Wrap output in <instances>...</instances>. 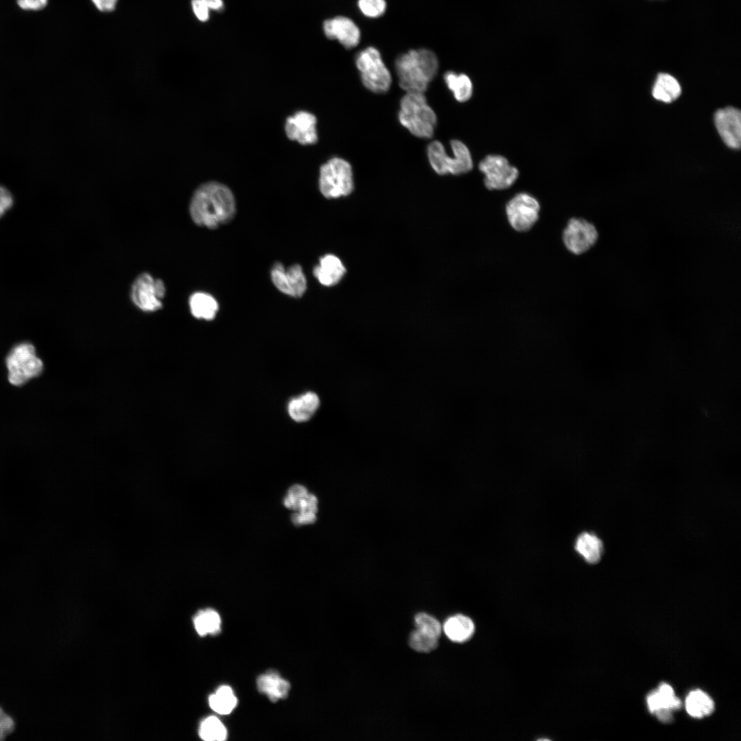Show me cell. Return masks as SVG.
Listing matches in <instances>:
<instances>
[{
  "mask_svg": "<svg viewBox=\"0 0 741 741\" xmlns=\"http://www.w3.org/2000/svg\"><path fill=\"white\" fill-rule=\"evenodd\" d=\"M209 703L214 711L225 715L230 714L235 709L237 699L231 687L222 685L209 696Z\"/></svg>",
  "mask_w": 741,
  "mask_h": 741,
  "instance_id": "27",
  "label": "cell"
},
{
  "mask_svg": "<svg viewBox=\"0 0 741 741\" xmlns=\"http://www.w3.org/2000/svg\"><path fill=\"white\" fill-rule=\"evenodd\" d=\"M681 92V85L674 77L668 73H661L656 78L652 93L656 99L670 103L675 100Z\"/></svg>",
  "mask_w": 741,
  "mask_h": 741,
  "instance_id": "24",
  "label": "cell"
},
{
  "mask_svg": "<svg viewBox=\"0 0 741 741\" xmlns=\"http://www.w3.org/2000/svg\"><path fill=\"white\" fill-rule=\"evenodd\" d=\"M657 718L664 723L670 722L673 720L672 710L666 708H662L654 713Z\"/></svg>",
  "mask_w": 741,
  "mask_h": 741,
  "instance_id": "38",
  "label": "cell"
},
{
  "mask_svg": "<svg viewBox=\"0 0 741 741\" xmlns=\"http://www.w3.org/2000/svg\"><path fill=\"white\" fill-rule=\"evenodd\" d=\"M685 709L691 716L701 718L714 711V703L707 693L696 689L687 694L685 699Z\"/></svg>",
  "mask_w": 741,
  "mask_h": 741,
  "instance_id": "26",
  "label": "cell"
},
{
  "mask_svg": "<svg viewBox=\"0 0 741 741\" xmlns=\"http://www.w3.org/2000/svg\"><path fill=\"white\" fill-rule=\"evenodd\" d=\"M189 305L191 314L198 319L212 320L218 310L217 301L204 292L193 294L189 298Z\"/></svg>",
  "mask_w": 741,
  "mask_h": 741,
  "instance_id": "23",
  "label": "cell"
},
{
  "mask_svg": "<svg viewBox=\"0 0 741 741\" xmlns=\"http://www.w3.org/2000/svg\"><path fill=\"white\" fill-rule=\"evenodd\" d=\"M450 145L453 157L447 155L440 141H434L428 145L427 154L432 169L440 175H460L469 172L473 163L467 146L458 139L451 140Z\"/></svg>",
  "mask_w": 741,
  "mask_h": 741,
  "instance_id": "4",
  "label": "cell"
},
{
  "mask_svg": "<svg viewBox=\"0 0 741 741\" xmlns=\"http://www.w3.org/2000/svg\"><path fill=\"white\" fill-rule=\"evenodd\" d=\"M319 189L327 198L350 194L353 189L352 167L343 158L333 157L320 168Z\"/></svg>",
  "mask_w": 741,
  "mask_h": 741,
  "instance_id": "8",
  "label": "cell"
},
{
  "mask_svg": "<svg viewBox=\"0 0 741 741\" xmlns=\"http://www.w3.org/2000/svg\"><path fill=\"white\" fill-rule=\"evenodd\" d=\"M192 9L197 19L202 22L207 21L209 17V8L202 0H192Z\"/></svg>",
  "mask_w": 741,
  "mask_h": 741,
  "instance_id": "34",
  "label": "cell"
},
{
  "mask_svg": "<svg viewBox=\"0 0 741 741\" xmlns=\"http://www.w3.org/2000/svg\"><path fill=\"white\" fill-rule=\"evenodd\" d=\"M395 69L402 89L423 93L438 72V60L430 49H411L396 59Z\"/></svg>",
  "mask_w": 741,
  "mask_h": 741,
  "instance_id": "2",
  "label": "cell"
},
{
  "mask_svg": "<svg viewBox=\"0 0 741 741\" xmlns=\"http://www.w3.org/2000/svg\"><path fill=\"white\" fill-rule=\"evenodd\" d=\"M443 78L456 101L463 103L471 99L473 88L468 75L449 71L444 74Z\"/></svg>",
  "mask_w": 741,
  "mask_h": 741,
  "instance_id": "25",
  "label": "cell"
},
{
  "mask_svg": "<svg viewBox=\"0 0 741 741\" xmlns=\"http://www.w3.org/2000/svg\"><path fill=\"white\" fill-rule=\"evenodd\" d=\"M164 282L154 278L150 274H139L133 282L130 298L132 303L141 310L153 312L163 307L162 300L165 296Z\"/></svg>",
  "mask_w": 741,
  "mask_h": 741,
  "instance_id": "11",
  "label": "cell"
},
{
  "mask_svg": "<svg viewBox=\"0 0 741 741\" xmlns=\"http://www.w3.org/2000/svg\"><path fill=\"white\" fill-rule=\"evenodd\" d=\"M5 365L8 381L15 386H22L39 377L44 368L34 346L27 342L19 343L10 349L5 357Z\"/></svg>",
  "mask_w": 741,
  "mask_h": 741,
  "instance_id": "5",
  "label": "cell"
},
{
  "mask_svg": "<svg viewBox=\"0 0 741 741\" xmlns=\"http://www.w3.org/2000/svg\"><path fill=\"white\" fill-rule=\"evenodd\" d=\"M355 64L364 86L375 93L387 92L392 83L390 73L374 47H368L356 56Z\"/></svg>",
  "mask_w": 741,
  "mask_h": 741,
  "instance_id": "7",
  "label": "cell"
},
{
  "mask_svg": "<svg viewBox=\"0 0 741 741\" xmlns=\"http://www.w3.org/2000/svg\"><path fill=\"white\" fill-rule=\"evenodd\" d=\"M575 550L590 564L597 563L604 552L602 541L593 533L585 532L576 539Z\"/></svg>",
  "mask_w": 741,
  "mask_h": 741,
  "instance_id": "21",
  "label": "cell"
},
{
  "mask_svg": "<svg viewBox=\"0 0 741 741\" xmlns=\"http://www.w3.org/2000/svg\"><path fill=\"white\" fill-rule=\"evenodd\" d=\"M257 686L272 702L286 698L290 690V683L273 670L261 674L257 678Z\"/></svg>",
  "mask_w": 741,
  "mask_h": 741,
  "instance_id": "17",
  "label": "cell"
},
{
  "mask_svg": "<svg viewBox=\"0 0 741 741\" xmlns=\"http://www.w3.org/2000/svg\"><path fill=\"white\" fill-rule=\"evenodd\" d=\"M345 272L346 269L340 259L333 255H326L321 257L319 265L314 269V276L325 286L338 283Z\"/></svg>",
  "mask_w": 741,
  "mask_h": 741,
  "instance_id": "18",
  "label": "cell"
},
{
  "mask_svg": "<svg viewBox=\"0 0 741 741\" xmlns=\"http://www.w3.org/2000/svg\"><path fill=\"white\" fill-rule=\"evenodd\" d=\"M14 722L12 718L6 715L0 707V740L5 738V736L14 729Z\"/></svg>",
  "mask_w": 741,
  "mask_h": 741,
  "instance_id": "33",
  "label": "cell"
},
{
  "mask_svg": "<svg viewBox=\"0 0 741 741\" xmlns=\"http://www.w3.org/2000/svg\"><path fill=\"white\" fill-rule=\"evenodd\" d=\"M274 285L281 292L293 297H301L307 289V281L301 266L294 264L287 270L276 263L271 271Z\"/></svg>",
  "mask_w": 741,
  "mask_h": 741,
  "instance_id": "13",
  "label": "cell"
},
{
  "mask_svg": "<svg viewBox=\"0 0 741 741\" xmlns=\"http://www.w3.org/2000/svg\"><path fill=\"white\" fill-rule=\"evenodd\" d=\"M484 175V185L489 191H503L510 188L517 180L519 172L508 160L499 154H488L478 165Z\"/></svg>",
  "mask_w": 741,
  "mask_h": 741,
  "instance_id": "10",
  "label": "cell"
},
{
  "mask_svg": "<svg viewBox=\"0 0 741 741\" xmlns=\"http://www.w3.org/2000/svg\"><path fill=\"white\" fill-rule=\"evenodd\" d=\"M647 704L649 711L654 714L662 708L679 709L681 707V701L675 696L670 685L663 683L657 690L652 691L648 695Z\"/></svg>",
  "mask_w": 741,
  "mask_h": 741,
  "instance_id": "22",
  "label": "cell"
},
{
  "mask_svg": "<svg viewBox=\"0 0 741 741\" xmlns=\"http://www.w3.org/2000/svg\"><path fill=\"white\" fill-rule=\"evenodd\" d=\"M438 639L416 629L410 633L408 643L410 646L417 652H430L437 648Z\"/></svg>",
  "mask_w": 741,
  "mask_h": 741,
  "instance_id": "30",
  "label": "cell"
},
{
  "mask_svg": "<svg viewBox=\"0 0 741 741\" xmlns=\"http://www.w3.org/2000/svg\"><path fill=\"white\" fill-rule=\"evenodd\" d=\"M398 118L416 137L428 139L434 135L437 118L423 93H407L401 99Z\"/></svg>",
  "mask_w": 741,
  "mask_h": 741,
  "instance_id": "3",
  "label": "cell"
},
{
  "mask_svg": "<svg viewBox=\"0 0 741 741\" xmlns=\"http://www.w3.org/2000/svg\"><path fill=\"white\" fill-rule=\"evenodd\" d=\"M199 736L206 741H222L226 738L227 731L217 717L211 716L201 722Z\"/></svg>",
  "mask_w": 741,
  "mask_h": 741,
  "instance_id": "29",
  "label": "cell"
},
{
  "mask_svg": "<svg viewBox=\"0 0 741 741\" xmlns=\"http://www.w3.org/2000/svg\"><path fill=\"white\" fill-rule=\"evenodd\" d=\"M320 405L318 395L312 392H306L293 399L288 404V413L297 422L308 421L316 412Z\"/></svg>",
  "mask_w": 741,
  "mask_h": 741,
  "instance_id": "19",
  "label": "cell"
},
{
  "mask_svg": "<svg viewBox=\"0 0 741 741\" xmlns=\"http://www.w3.org/2000/svg\"><path fill=\"white\" fill-rule=\"evenodd\" d=\"M416 629L431 636L438 638L442 631L440 622L433 616L425 613H420L414 617Z\"/></svg>",
  "mask_w": 741,
  "mask_h": 741,
  "instance_id": "31",
  "label": "cell"
},
{
  "mask_svg": "<svg viewBox=\"0 0 741 741\" xmlns=\"http://www.w3.org/2000/svg\"><path fill=\"white\" fill-rule=\"evenodd\" d=\"M714 123L718 134L729 148L738 149L741 143V114L738 109L728 106L718 110Z\"/></svg>",
  "mask_w": 741,
  "mask_h": 741,
  "instance_id": "14",
  "label": "cell"
},
{
  "mask_svg": "<svg viewBox=\"0 0 741 741\" xmlns=\"http://www.w3.org/2000/svg\"><path fill=\"white\" fill-rule=\"evenodd\" d=\"M541 212L539 200L526 191L515 193L506 202L504 207L506 222L517 233L531 231L539 222Z\"/></svg>",
  "mask_w": 741,
  "mask_h": 741,
  "instance_id": "6",
  "label": "cell"
},
{
  "mask_svg": "<svg viewBox=\"0 0 741 741\" xmlns=\"http://www.w3.org/2000/svg\"><path fill=\"white\" fill-rule=\"evenodd\" d=\"M323 30L329 39L338 40L344 47L350 49L356 47L360 40V30L351 19L338 16L326 20L323 23Z\"/></svg>",
  "mask_w": 741,
  "mask_h": 741,
  "instance_id": "16",
  "label": "cell"
},
{
  "mask_svg": "<svg viewBox=\"0 0 741 741\" xmlns=\"http://www.w3.org/2000/svg\"><path fill=\"white\" fill-rule=\"evenodd\" d=\"M235 197L226 185L215 181L200 185L189 203V214L195 224L216 228L230 222L235 213Z\"/></svg>",
  "mask_w": 741,
  "mask_h": 741,
  "instance_id": "1",
  "label": "cell"
},
{
  "mask_svg": "<svg viewBox=\"0 0 741 741\" xmlns=\"http://www.w3.org/2000/svg\"><path fill=\"white\" fill-rule=\"evenodd\" d=\"M283 505L295 511L291 517L295 526L313 524L316 520L318 499L303 485L294 484L288 489Z\"/></svg>",
  "mask_w": 741,
  "mask_h": 741,
  "instance_id": "12",
  "label": "cell"
},
{
  "mask_svg": "<svg viewBox=\"0 0 741 741\" xmlns=\"http://www.w3.org/2000/svg\"><path fill=\"white\" fill-rule=\"evenodd\" d=\"M193 623L200 635H215L220 631L221 618L216 611L207 609L197 613L193 619Z\"/></svg>",
  "mask_w": 741,
  "mask_h": 741,
  "instance_id": "28",
  "label": "cell"
},
{
  "mask_svg": "<svg viewBox=\"0 0 741 741\" xmlns=\"http://www.w3.org/2000/svg\"><path fill=\"white\" fill-rule=\"evenodd\" d=\"M357 5L361 12L370 18L381 16L386 8L385 0H358Z\"/></svg>",
  "mask_w": 741,
  "mask_h": 741,
  "instance_id": "32",
  "label": "cell"
},
{
  "mask_svg": "<svg viewBox=\"0 0 741 741\" xmlns=\"http://www.w3.org/2000/svg\"><path fill=\"white\" fill-rule=\"evenodd\" d=\"M443 629L450 640L462 643L471 638L474 633L475 626L469 617L458 614L447 619Z\"/></svg>",
  "mask_w": 741,
  "mask_h": 741,
  "instance_id": "20",
  "label": "cell"
},
{
  "mask_svg": "<svg viewBox=\"0 0 741 741\" xmlns=\"http://www.w3.org/2000/svg\"><path fill=\"white\" fill-rule=\"evenodd\" d=\"M12 204L13 198L11 193L0 185V217L12 207Z\"/></svg>",
  "mask_w": 741,
  "mask_h": 741,
  "instance_id": "35",
  "label": "cell"
},
{
  "mask_svg": "<svg viewBox=\"0 0 741 741\" xmlns=\"http://www.w3.org/2000/svg\"><path fill=\"white\" fill-rule=\"evenodd\" d=\"M209 10H220L223 7L222 0H202Z\"/></svg>",
  "mask_w": 741,
  "mask_h": 741,
  "instance_id": "39",
  "label": "cell"
},
{
  "mask_svg": "<svg viewBox=\"0 0 741 741\" xmlns=\"http://www.w3.org/2000/svg\"><path fill=\"white\" fill-rule=\"evenodd\" d=\"M95 7L102 12H111L116 6L117 0H91Z\"/></svg>",
  "mask_w": 741,
  "mask_h": 741,
  "instance_id": "37",
  "label": "cell"
},
{
  "mask_svg": "<svg viewBox=\"0 0 741 741\" xmlns=\"http://www.w3.org/2000/svg\"><path fill=\"white\" fill-rule=\"evenodd\" d=\"M598 239L599 233L596 225L582 217H569L561 233L562 244L574 256L587 253L597 244Z\"/></svg>",
  "mask_w": 741,
  "mask_h": 741,
  "instance_id": "9",
  "label": "cell"
},
{
  "mask_svg": "<svg viewBox=\"0 0 741 741\" xmlns=\"http://www.w3.org/2000/svg\"><path fill=\"white\" fill-rule=\"evenodd\" d=\"M48 0H17L19 6L25 10H40L47 4Z\"/></svg>",
  "mask_w": 741,
  "mask_h": 741,
  "instance_id": "36",
  "label": "cell"
},
{
  "mask_svg": "<svg viewBox=\"0 0 741 741\" xmlns=\"http://www.w3.org/2000/svg\"><path fill=\"white\" fill-rule=\"evenodd\" d=\"M316 118L307 111L300 110L287 118L285 130L287 137L302 145H311L318 141Z\"/></svg>",
  "mask_w": 741,
  "mask_h": 741,
  "instance_id": "15",
  "label": "cell"
}]
</instances>
